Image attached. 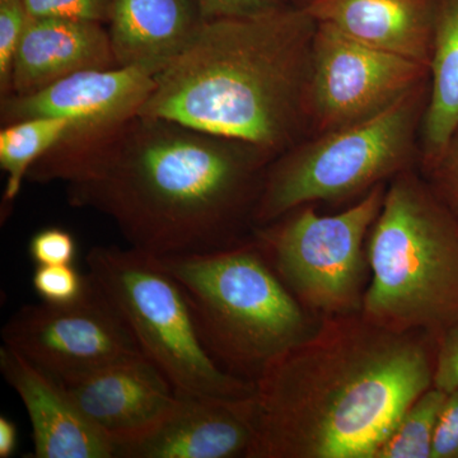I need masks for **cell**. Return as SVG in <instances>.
Here are the masks:
<instances>
[{"instance_id":"6da1fadb","label":"cell","mask_w":458,"mask_h":458,"mask_svg":"<svg viewBox=\"0 0 458 458\" xmlns=\"http://www.w3.org/2000/svg\"><path fill=\"white\" fill-rule=\"evenodd\" d=\"M273 161L251 144L135 114L74 129L27 180L64 183L69 204L105 214L131 247L167 258L242 242Z\"/></svg>"},{"instance_id":"7a4b0ae2","label":"cell","mask_w":458,"mask_h":458,"mask_svg":"<svg viewBox=\"0 0 458 458\" xmlns=\"http://www.w3.org/2000/svg\"><path fill=\"white\" fill-rule=\"evenodd\" d=\"M437 342L361 312L324 316L255 381L246 458H375L401 415L433 387Z\"/></svg>"},{"instance_id":"3957f363","label":"cell","mask_w":458,"mask_h":458,"mask_svg":"<svg viewBox=\"0 0 458 458\" xmlns=\"http://www.w3.org/2000/svg\"><path fill=\"white\" fill-rule=\"evenodd\" d=\"M318 21L306 8L205 21L140 114L243 141L276 157L309 119Z\"/></svg>"},{"instance_id":"277c9868","label":"cell","mask_w":458,"mask_h":458,"mask_svg":"<svg viewBox=\"0 0 458 458\" xmlns=\"http://www.w3.org/2000/svg\"><path fill=\"white\" fill-rule=\"evenodd\" d=\"M370 267L361 315L437 343L458 321V216L409 170L386 189L367 238Z\"/></svg>"},{"instance_id":"5b68a950","label":"cell","mask_w":458,"mask_h":458,"mask_svg":"<svg viewBox=\"0 0 458 458\" xmlns=\"http://www.w3.org/2000/svg\"><path fill=\"white\" fill-rule=\"evenodd\" d=\"M159 259L182 286L205 349L229 375L255 382L318 327L254 237L207 254Z\"/></svg>"},{"instance_id":"8992f818","label":"cell","mask_w":458,"mask_h":458,"mask_svg":"<svg viewBox=\"0 0 458 458\" xmlns=\"http://www.w3.org/2000/svg\"><path fill=\"white\" fill-rule=\"evenodd\" d=\"M428 96L427 82L384 113L276 157L265 174L255 227L315 201L354 197L408 170Z\"/></svg>"},{"instance_id":"52a82bcc","label":"cell","mask_w":458,"mask_h":458,"mask_svg":"<svg viewBox=\"0 0 458 458\" xmlns=\"http://www.w3.org/2000/svg\"><path fill=\"white\" fill-rule=\"evenodd\" d=\"M90 280L128 325L148 360L177 393L250 397L255 382L225 372L205 349L182 286L161 259L129 247L96 246L86 258Z\"/></svg>"},{"instance_id":"ba28073f","label":"cell","mask_w":458,"mask_h":458,"mask_svg":"<svg viewBox=\"0 0 458 458\" xmlns=\"http://www.w3.org/2000/svg\"><path fill=\"white\" fill-rule=\"evenodd\" d=\"M385 192L379 183L342 213L321 216L303 205L254 228L271 267L312 315L361 312L370 274L366 240Z\"/></svg>"},{"instance_id":"9c48e42d","label":"cell","mask_w":458,"mask_h":458,"mask_svg":"<svg viewBox=\"0 0 458 458\" xmlns=\"http://www.w3.org/2000/svg\"><path fill=\"white\" fill-rule=\"evenodd\" d=\"M309 86V119L319 131L345 128L384 113L428 82L429 66L369 47L318 22Z\"/></svg>"},{"instance_id":"30bf717a","label":"cell","mask_w":458,"mask_h":458,"mask_svg":"<svg viewBox=\"0 0 458 458\" xmlns=\"http://www.w3.org/2000/svg\"><path fill=\"white\" fill-rule=\"evenodd\" d=\"M3 342L57 379L144 357L122 315L89 276L82 297L27 304L2 330Z\"/></svg>"},{"instance_id":"8fae6325","label":"cell","mask_w":458,"mask_h":458,"mask_svg":"<svg viewBox=\"0 0 458 458\" xmlns=\"http://www.w3.org/2000/svg\"><path fill=\"white\" fill-rule=\"evenodd\" d=\"M59 381L116 452L152 433L179 401L176 388L146 357Z\"/></svg>"},{"instance_id":"7c38bea8","label":"cell","mask_w":458,"mask_h":458,"mask_svg":"<svg viewBox=\"0 0 458 458\" xmlns=\"http://www.w3.org/2000/svg\"><path fill=\"white\" fill-rule=\"evenodd\" d=\"M156 87V74L137 66L92 69L47 89L0 98L2 125L33 117H66L75 131L104 128L140 114Z\"/></svg>"},{"instance_id":"4fadbf2b","label":"cell","mask_w":458,"mask_h":458,"mask_svg":"<svg viewBox=\"0 0 458 458\" xmlns=\"http://www.w3.org/2000/svg\"><path fill=\"white\" fill-rule=\"evenodd\" d=\"M254 437V394L219 397L179 394L171 414L140 441L122 445L116 457H247Z\"/></svg>"},{"instance_id":"5bb4252c","label":"cell","mask_w":458,"mask_h":458,"mask_svg":"<svg viewBox=\"0 0 458 458\" xmlns=\"http://www.w3.org/2000/svg\"><path fill=\"white\" fill-rule=\"evenodd\" d=\"M0 370L31 420L33 457H116L114 443L90 423L56 377L5 345Z\"/></svg>"},{"instance_id":"9a60e30c","label":"cell","mask_w":458,"mask_h":458,"mask_svg":"<svg viewBox=\"0 0 458 458\" xmlns=\"http://www.w3.org/2000/svg\"><path fill=\"white\" fill-rule=\"evenodd\" d=\"M111 68L117 64L104 23L30 18L14 59L9 95H30L78 72Z\"/></svg>"},{"instance_id":"2e32d148","label":"cell","mask_w":458,"mask_h":458,"mask_svg":"<svg viewBox=\"0 0 458 458\" xmlns=\"http://www.w3.org/2000/svg\"><path fill=\"white\" fill-rule=\"evenodd\" d=\"M204 22L197 0H116L106 26L117 66L157 75L186 50Z\"/></svg>"},{"instance_id":"e0dca14e","label":"cell","mask_w":458,"mask_h":458,"mask_svg":"<svg viewBox=\"0 0 458 458\" xmlns=\"http://www.w3.org/2000/svg\"><path fill=\"white\" fill-rule=\"evenodd\" d=\"M304 8L349 38L430 68L437 0H312Z\"/></svg>"},{"instance_id":"ac0fdd59","label":"cell","mask_w":458,"mask_h":458,"mask_svg":"<svg viewBox=\"0 0 458 458\" xmlns=\"http://www.w3.org/2000/svg\"><path fill=\"white\" fill-rule=\"evenodd\" d=\"M458 126V0H437L429 96L420 125L421 159L432 167Z\"/></svg>"},{"instance_id":"d6986e66","label":"cell","mask_w":458,"mask_h":458,"mask_svg":"<svg viewBox=\"0 0 458 458\" xmlns=\"http://www.w3.org/2000/svg\"><path fill=\"white\" fill-rule=\"evenodd\" d=\"M75 126L72 119L49 116L3 125L0 131V167L7 174L2 200L3 219L20 194L32 165L59 146Z\"/></svg>"},{"instance_id":"ffe728a7","label":"cell","mask_w":458,"mask_h":458,"mask_svg":"<svg viewBox=\"0 0 458 458\" xmlns=\"http://www.w3.org/2000/svg\"><path fill=\"white\" fill-rule=\"evenodd\" d=\"M447 394L430 387L401 415L375 458H432L434 439Z\"/></svg>"},{"instance_id":"44dd1931","label":"cell","mask_w":458,"mask_h":458,"mask_svg":"<svg viewBox=\"0 0 458 458\" xmlns=\"http://www.w3.org/2000/svg\"><path fill=\"white\" fill-rule=\"evenodd\" d=\"M30 18L23 0H0V98L11 92L14 59Z\"/></svg>"},{"instance_id":"7402d4cb","label":"cell","mask_w":458,"mask_h":458,"mask_svg":"<svg viewBox=\"0 0 458 458\" xmlns=\"http://www.w3.org/2000/svg\"><path fill=\"white\" fill-rule=\"evenodd\" d=\"M32 285L42 302L72 303L87 291L89 276H82L72 264L36 265Z\"/></svg>"},{"instance_id":"603a6c76","label":"cell","mask_w":458,"mask_h":458,"mask_svg":"<svg viewBox=\"0 0 458 458\" xmlns=\"http://www.w3.org/2000/svg\"><path fill=\"white\" fill-rule=\"evenodd\" d=\"M31 18H73L107 25L116 0H23Z\"/></svg>"},{"instance_id":"cb8c5ba5","label":"cell","mask_w":458,"mask_h":458,"mask_svg":"<svg viewBox=\"0 0 458 458\" xmlns=\"http://www.w3.org/2000/svg\"><path fill=\"white\" fill-rule=\"evenodd\" d=\"M29 254L36 265L73 264L77 242L66 229L44 228L30 241Z\"/></svg>"},{"instance_id":"d4e9b609","label":"cell","mask_w":458,"mask_h":458,"mask_svg":"<svg viewBox=\"0 0 458 458\" xmlns=\"http://www.w3.org/2000/svg\"><path fill=\"white\" fill-rule=\"evenodd\" d=\"M427 172L429 185L443 203L458 216V126L441 157Z\"/></svg>"},{"instance_id":"484cf974","label":"cell","mask_w":458,"mask_h":458,"mask_svg":"<svg viewBox=\"0 0 458 458\" xmlns=\"http://www.w3.org/2000/svg\"><path fill=\"white\" fill-rule=\"evenodd\" d=\"M205 21L249 17L289 7L292 0H197Z\"/></svg>"},{"instance_id":"4316f807","label":"cell","mask_w":458,"mask_h":458,"mask_svg":"<svg viewBox=\"0 0 458 458\" xmlns=\"http://www.w3.org/2000/svg\"><path fill=\"white\" fill-rule=\"evenodd\" d=\"M433 387L445 394L458 388V321L437 343Z\"/></svg>"},{"instance_id":"83f0119b","label":"cell","mask_w":458,"mask_h":458,"mask_svg":"<svg viewBox=\"0 0 458 458\" xmlns=\"http://www.w3.org/2000/svg\"><path fill=\"white\" fill-rule=\"evenodd\" d=\"M432 458H458V388L445 397L434 439Z\"/></svg>"},{"instance_id":"f1b7e54d","label":"cell","mask_w":458,"mask_h":458,"mask_svg":"<svg viewBox=\"0 0 458 458\" xmlns=\"http://www.w3.org/2000/svg\"><path fill=\"white\" fill-rule=\"evenodd\" d=\"M18 432L16 424L8 418L0 417V458H8L16 451Z\"/></svg>"},{"instance_id":"f546056e","label":"cell","mask_w":458,"mask_h":458,"mask_svg":"<svg viewBox=\"0 0 458 458\" xmlns=\"http://www.w3.org/2000/svg\"><path fill=\"white\" fill-rule=\"evenodd\" d=\"M312 0H292V4L295 5V7H307V5L311 3Z\"/></svg>"}]
</instances>
